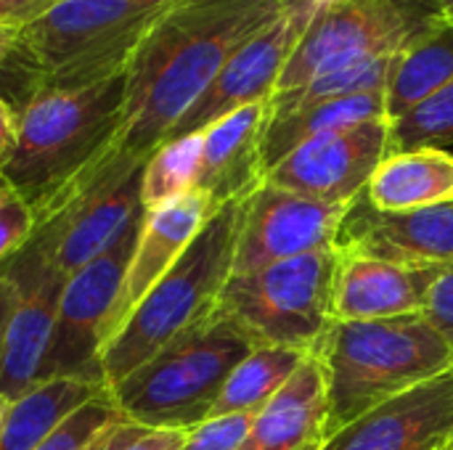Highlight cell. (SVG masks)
Listing matches in <instances>:
<instances>
[{"mask_svg": "<svg viewBox=\"0 0 453 450\" xmlns=\"http://www.w3.org/2000/svg\"><path fill=\"white\" fill-rule=\"evenodd\" d=\"M292 0H178L125 69L114 149L149 159L199 101L226 61Z\"/></svg>", "mask_w": 453, "mask_h": 450, "instance_id": "obj_1", "label": "cell"}, {"mask_svg": "<svg viewBox=\"0 0 453 450\" xmlns=\"http://www.w3.org/2000/svg\"><path fill=\"white\" fill-rule=\"evenodd\" d=\"M125 82L119 72L82 88H40L16 111L0 178L35 212L117 141Z\"/></svg>", "mask_w": 453, "mask_h": 450, "instance_id": "obj_2", "label": "cell"}, {"mask_svg": "<svg viewBox=\"0 0 453 450\" xmlns=\"http://www.w3.org/2000/svg\"><path fill=\"white\" fill-rule=\"evenodd\" d=\"M326 374L332 435L453 369V345L422 316L385 321H334L313 353Z\"/></svg>", "mask_w": 453, "mask_h": 450, "instance_id": "obj_3", "label": "cell"}, {"mask_svg": "<svg viewBox=\"0 0 453 450\" xmlns=\"http://www.w3.org/2000/svg\"><path fill=\"white\" fill-rule=\"evenodd\" d=\"M247 199V196H244ZM244 199L218 207L188 249L149 289L125 326L104 347V387H117L178 334L204 321L234 276Z\"/></svg>", "mask_w": 453, "mask_h": 450, "instance_id": "obj_4", "label": "cell"}, {"mask_svg": "<svg viewBox=\"0 0 453 450\" xmlns=\"http://www.w3.org/2000/svg\"><path fill=\"white\" fill-rule=\"evenodd\" d=\"M252 347L234 321L212 310L106 393L122 422L188 432L212 416L231 371Z\"/></svg>", "mask_w": 453, "mask_h": 450, "instance_id": "obj_5", "label": "cell"}, {"mask_svg": "<svg viewBox=\"0 0 453 450\" xmlns=\"http://www.w3.org/2000/svg\"><path fill=\"white\" fill-rule=\"evenodd\" d=\"M178 0H56L19 34L16 53L40 88H82L127 69Z\"/></svg>", "mask_w": 453, "mask_h": 450, "instance_id": "obj_6", "label": "cell"}, {"mask_svg": "<svg viewBox=\"0 0 453 450\" xmlns=\"http://www.w3.org/2000/svg\"><path fill=\"white\" fill-rule=\"evenodd\" d=\"M340 249H321L250 273H234L218 313L234 321L255 347L313 355L334 326V273Z\"/></svg>", "mask_w": 453, "mask_h": 450, "instance_id": "obj_7", "label": "cell"}, {"mask_svg": "<svg viewBox=\"0 0 453 450\" xmlns=\"http://www.w3.org/2000/svg\"><path fill=\"white\" fill-rule=\"evenodd\" d=\"M143 159H135L111 143L35 212V236L48 247L50 260L64 278L104 255L125 228L143 215Z\"/></svg>", "mask_w": 453, "mask_h": 450, "instance_id": "obj_8", "label": "cell"}, {"mask_svg": "<svg viewBox=\"0 0 453 450\" xmlns=\"http://www.w3.org/2000/svg\"><path fill=\"white\" fill-rule=\"evenodd\" d=\"M438 19L443 13L435 0H321L276 93L295 90L326 72L390 58Z\"/></svg>", "mask_w": 453, "mask_h": 450, "instance_id": "obj_9", "label": "cell"}, {"mask_svg": "<svg viewBox=\"0 0 453 450\" xmlns=\"http://www.w3.org/2000/svg\"><path fill=\"white\" fill-rule=\"evenodd\" d=\"M143 215H138L104 255H98L93 263L66 278L40 382L74 379L104 387L101 355L106 342V326L119 302L125 273L143 225Z\"/></svg>", "mask_w": 453, "mask_h": 450, "instance_id": "obj_10", "label": "cell"}, {"mask_svg": "<svg viewBox=\"0 0 453 450\" xmlns=\"http://www.w3.org/2000/svg\"><path fill=\"white\" fill-rule=\"evenodd\" d=\"M321 0H292L281 16L250 37L218 72L199 101L180 117L167 141L196 135L218 119L260 101H271L279 77L297 48L313 11Z\"/></svg>", "mask_w": 453, "mask_h": 450, "instance_id": "obj_11", "label": "cell"}, {"mask_svg": "<svg viewBox=\"0 0 453 450\" xmlns=\"http://www.w3.org/2000/svg\"><path fill=\"white\" fill-rule=\"evenodd\" d=\"M348 207L324 204L263 180L242 210L234 273L337 247Z\"/></svg>", "mask_w": 453, "mask_h": 450, "instance_id": "obj_12", "label": "cell"}, {"mask_svg": "<svg viewBox=\"0 0 453 450\" xmlns=\"http://www.w3.org/2000/svg\"><path fill=\"white\" fill-rule=\"evenodd\" d=\"M0 271H5L19 286V302L0 347V398L13 403L40 385L66 278L58 273L48 247L35 233Z\"/></svg>", "mask_w": 453, "mask_h": 450, "instance_id": "obj_13", "label": "cell"}, {"mask_svg": "<svg viewBox=\"0 0 453 450\" xmlns=\"http://www.w3.org/2000/svg\"><path fill=\"white\" fill-rule=\"evenodd\" d=\"M388 133L390 122L374 119L311 138L271 167L265 180L324 204L350 207L388 156Z\"/></svg>", "mask_w": 453, "mask_h": 450, "instance_id": "obj_14", "label": "cell"}, {"mask_svg": "<svg viewBox=\"0 0 453 450\" xmlns=\"http://www.w3.org/2000/svg\"><path fill=\"white\" fill-rule=\"evenodd\" d=\"M453 440V369L380 403L324 450H446Z\"/></svg>", "mask_w": 453, "mask_h": 450, "instance_id": "obj_15", "label": "cell"}, {"mask_svg": "<svg viewBox=\"0 0 453 450\" xmlns=\"http://www.w3.org/2000/svg\"><path fill=\"white\" fill-rule=\"evenodd\" d=\"M337 247L406 265H449L453 263V202L409 212H377L361 194L348 207Z\"/></svg>", "mask_w": 453, "mask_h": 450, "instance_id": "obj_16", "label": "cell"}, {"mask_svg": "<svg viewBox=\"0 0 453 450\" xmlns=\"http://www.w3.org/2000/svg\"><path fill=\"white\" fill-rule=\"evenodd\" d=\"M438 268L441 265H406L340 249L334 273V318L385 321L422 316Z\"/></svg>", "mask_w": 453, "mask_h": 450, "instance_id": "obj_17", "label": "cell"}, {"mask_svg": "<svg viewBox=\"0 0 453 450\" xmlns=\"http://www.w3.org/2000/svg\"><path fill=\"white\" fill-rule=\"evenodd\" d=\"M212 212H215L212 202L202 191H191V194L143 215L138 244H135L133 260L125 273L122 294H119V302L106 326L104 347L125 326V321L138 308V302L149 294V289L188 249V244L196 239V233L204 228V223L210 220Z\"/></svg>", "mask_w": 453, "mask_h": 450, "instance_id": "obj_18", "label": "cell"}, {"mask_svg": "<svg viewBox=\"0 0 453 450\" xmlns=\"http://www.w3.org/2000/svg\"><path fill=\"white\" fill-rule=\"evenodd\" d=\"M268 125V101L250 103L207 130H202V156L196 191H202L212 207H223L234 199L250 196L263 180V135Z\"/></svg>", "mask_w": 453, "mask_h": 450, "instance_id": "obj_19", "label": "cell"}, {"mask_svg": "<svg viewBox=\"0 0 453 450\" xmlns=\"http://www.w3.org/2000/svg\"><path fill=\"white\" fill-rule=\"evenodd\" d=\"M332 440L326 374L308 355L284 390L252 416L250 435L239 450H324Z\"/></svg>", "mask_w": 453, "mask_h": 450, "instance_id": "obj_20", "label": "cell"}, {"mask_svg": "<svg viewBox=\"0 0 453 450\" xmlns=\"http://www.w3.org/2000/svg\"><path fill=\"white\" fill-rule=\"evenodd\" d=\"M364 194L377 212H409L453 202V151L414 149L388 154Z\"/></svg>", "mask_w": 453, "mask_h": 450, "instance_id": "obj_21", "label": "cell"}, {"mask_svg": "<svg viewBox=\"0 0 453 450\" xmlns=\"http://www.w3.org/2000/svg\"><path fill=\"white\" fill-rule=\"evenodd\" d=\"M449 82H453V21L438 19L393 56L385 85L388 122L403 117Z\"/></svg>", "mask_w": 453, "mask_h": 450, "instance_id": "obj_22", "label": "cell"}, {"mask_svg": "<svg viewBox=\"0 0 453 450\" xmlns=\"http://www.w3.org/2000/svg\"><path fill=\"white\" fill-rule=\"evenodd\" d=\"M374 119H388L385 90L345 95V98L305 106V109L284 114V117H268L265 135H263L265 175L271 167H276L300 143L319 138V135H326V133H337V130H348V127H356L364 122H374Z\"/></svg>", "mask_w": 453, "mask_h": 450, "instance_id": "obj_23", "label": "cell"}, {"mask_svg": "<svg viewBox=\"0 0 453 450\" xmlns=\"http://www.w3.org/2000/svg\"><path fill=\"white\" fill-rule=\"evenodd\" d=\"M101 393L104 387L74 379L40 382L8 406L0 430V450H37L74 411Z\"/></svg>", "mask_w": 453, "mask_h": 450, "instance_id": "obj_24", "label": "cell"}, {"mask_svg": "<svg viewBox=\"0 0 453 450\" xmlns=\"http://www.w3.org/2000/svg\"><path fill=\"white\" fill-rule=\"evenodd\" d=\"M308 355L284 347H252L250 355L231 371L212 416L260 414L295 377Z\"/></svg>", "mask_w": 453, "mask_h": 450, "instance_id": "obj_25", "label": "cell"}, {"mask_svg": "<svg viewBox=\"0 0 453 450\" xmlns=\"http://www.w3.org/2000/svg\"><path fill=\"white\" fill-rule=\"evenodd\" d=\"M202 156V135H186L165 141L143 164L141 178V204L143 212L159 210L191 191H196Z\"/></svg>", "mask_w": 453, "mask_h": 450, "instance_id": "obj_26", "label": "cell"}, {"mask_svg": "<svg viewBox=\"0 0 453 450\" xmlns=\"http://www.w3.org/2000/svg\"><path fill=\"white\" fill-rule=\"evenodd\" d=\"M390 66H393V56L390 58H377L369 64H358V66H348V69H337V72H326L313 77L311 82L287 90V93H276L268 101V117H284L292 111H300L305 106L313 103H324V101H334V98H345V95H358V93H372V90H385L388 77H390Z\"/></svg>", "mask_w": 453, "mask_h": 450, "instance_id": "obj_27", "label": "cell"}, {"mask_svg": "<svg viewBox=\"0 0 453 450\" xmlns=\"http://www.w3.org/2000/svg\"><path fill=\"white\" fill-rule=\"evenodd\" d=\"M414 149L453 151V82L390 122L388 154Z\"/></svg>", "mask_w": 453, "mask_h": 450, "instance_id": "obj_28", "label": "cell"}, {"mask_svg": "<svg viewBox=\"0 0 453 450\" xmlns=\"http://www.w3.org/2000/svg\"><path fill=\"white\" fill-rule=\"evenodd\" d=\"M117 419L119 414L114 411L111 398L104 390L98 398H93L80 411H74L37 450H88L90 443Z\"/></svg>", "mask_w": 453, "mask_h": 450, "instance_id": "obj_29", "label": "cell"}, {"mask_svg": "<svg viewBox=\"0 0 453 450\" xmlns=\"http://www.w3.org/2000/svg\"><path fill=\"white\" fill-rule=\"evenodd\" d=\"M37 228L35 210L3 180L0 188V268L19 255Z\"/></svg>", "mask_w": 453, "mask_h": 450, "instance_id": "obj_30", "label": "cell"}, {"mask_svg": "<svg viewBox=\"0 0 453 450\" xmlns=\"http://www.w3.org/2000/svg\"><path fill=\"white\" fill-rule=\"evenodd\" d=\"M250 427L252 416L247 414L210 416L207 422L186 432L180 450H239L250 435Z\"/></svg>", "mask_w": 453, "mask_h": 450, "instance_id": "obj_31", "label": "cell"}, {"mask_svg": "<svg viewBox=\"0 0 453 450\" xmlns=\"http://www.w3.org/2000/svg\"><path fill=\"white\" fill-rule=\"evenodd\" d=\"M425 318L453 345V263L438 268V278L425 305Z\"/></svg>", "mask_w": 453, "mask_h": 450, "instance_id": "obj_32", "label": "cell"}, {"mask_svg": "<svg viewBox=\"0 0 453 450\" xmlns=\"http://www.w3.org/2000/svg\"><path fill=\"white\" fill-rule=\"evenodd\" d=\"M56 0H0V27L24 29L35 19H40Z\"/></svg>", "mask_w": 453, "mask_h": 450, "instance_id": "obj_33", "label": "cell"}, {"mask_svg": "<svg viewBox=\"0 0 453 450\" xmlns=\"http://www.w3.org/2000/svg\"><path fill=\"white\" fill-rule=\"evenodd\" d=\"M183 440H186V432L138 427L135 435L125 443L122 450H180L183 448Z\"/></svg>", "mask_w": 453, "mask_h": 450, "instance_id": "obj_34", "label": "cell"}, {"mask_svg": "<svg viewBox=\"0 0 453 450\" xmlns=\"http://www.w3.org/2000/svg\"><path fill=\"white\" fill-rule=\"evenodd\" d=\"M135 430H138V424H130V422L117 419L114 424H109V427L90 443V448L88 450H122L125 448V443L135 435Z\"/></svg>", "mask_w": 453, "mask_h": 450, "instance_id": "obj_35", "label": "cell"}, {"mask_svg": "<svg viewBox=\"0 0 453 450\" xmlns=\"http://www.w3.org/2000/svg\"><path fill=\"white\" fill-rule=\"evenodd\" d=\"M16 302H19V286L5 271H0V347H3L11 316L16 310Z\"/></svg>", "mask_w": 453, "mask_h": 450, "instance_id": "obj_36", "label": "cell"}, {"mask_svg": "<svg viewBox=\"0 0 453 450\" xmlns=\"http://www.w3.org/2000/svg\"><path fill=\"white\" fill-rule=\"evenodd\" d=\"M16 125H19L16 111L11 109V103H5V101L0 98V167H3V162H5V156H8V151H11V146H13V141H16Z\"/></svg>", "mask_w": 453, "mask_h": 450, "instance_id": "obj_37", "label": "cell"}, {"mask_svg": "<svg viewBox=\"0 0 453 450\" xmlns=\"http://www.w3.org/2000/svg\"><path fill=\"white\" fill-rule=\"evenodd\" d=\"M19 34H21L19 27H0V69L8 61V56L13 53V48L19 42Z\"/></svg>", "mask_w": 453, "mask_h": 450, "instance_id": "obj_38", "label": "cell"}, {"mask_svg": "<svg viewBox=\"0 0 453 450\" xmlns=\"http://www.w3.org/2000/svg\"><path fill=\"white\" fill-rule=\"evenodd\" d=\"M435 3H438V8H441L443 19L453 21V0H435Z\"/></svg>", "mask_w": 453, "mask_h": 450, "instance_id": "obj_39", "label": "cell"}, {"mask_svg": "<svg viewBox=\"0 0 453 450\" xmlns=\"http://www.w3.org/2000/svg\"><path fill=\"white\" fill-rule=\"evenodd\" d=\"M8 400L5 398H0V430H3V422H5V414H8Z\"/></svg>", "mask_w": 453, "mask_h": 450, "instance_id": "obj_40", "label": "cell"}, {"mask_svg": "<svg viewBox=\"0 0 453 450\" xmlns=\"http://www.w3.org/2000/svg\"><path fill=\"white\" fill-rule=\"evenodd\" d=\"M446 450H453V440H451V446H449V448H446Z\"/></svg>", "mask_w": 453, "mask_h": 450, "instance_id": "obj_41", "label": "cell"}, {"mask_svg": "<svg viewBox=\"0 0 453 450\" xmlns=\"http://www.w3.org/2000/svg\"><path fill=\"white\" fill-rule=\"evenodd\" d=\"M0 188H3V178H0Z\"/></svg>", "mask_w": 453, "mask_h": 450, "instance_id": "obj_42", "label": "cell"}]
</instances>
